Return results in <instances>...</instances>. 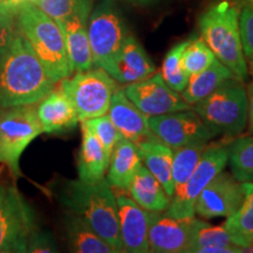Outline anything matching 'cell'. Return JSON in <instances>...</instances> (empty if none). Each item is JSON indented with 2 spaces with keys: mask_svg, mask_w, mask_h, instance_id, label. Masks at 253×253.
<instances>
[{
  "mask_svg": "<svg viewBox=\"0 0 253 253\" xmlns=\"http://www.w3.org/2000/svg\"><path fill=\"white\" fill-rule=\"evenodd\" d=\"M54 87L55 82L17 26L11 45L0 60V110L37 104Z\"/></svg>",
  "mask_w": 253,
  "mask_h": 253,
  "instance_id": "cell-1",
  "label": "cell"
},
{
  "mask_svg": "<svg viewBox=\"0 0 253 253\" xmlns=\"http://www.w3.org/2000/svg\"><path fill=\"white\" fill-rule=\"evenodd\" d=\"M56 196L63 207L87 221L116 252H123L118 202L106 177L94 183L66 179Z\"/></svg>",
  "mask_w": 253,
  "mask_h": 253,
  "instance_id": "cell-2",
  "label": "cell"
},
{
  "mask_svg": "<svg viewBox=\"0 0 253 253\" xmlns=\"http://www.w3.org/2000/svg\"><path fill=\"white\" fill-rule=\"evenodd\" d=\"M17 26L42 63L53 82L73 74L66 49L65 38L58 23L31 1L24 0L15 11Z\"/></svg>",
  "mask_w": 253,
  "mask_h": 253,
  "instance_id": "cell-3",
  "label": "cell"
},
{
  "mask_svg": "<svg viewBox=\"0 0 253 253\" xmlns=\"http://www.w3.org/2000/svg\"><path fill=\"white\" fill-rule=\"evenodd\" d=\"M238 13L229 1L218 2L201 15L199 31L218 61L226 66L237 80L244 82L249 67L240 40Z\"/></svg>",
  "mask_w": 253,
  "mask_h": 253,
  "instance_id": "cell-4",
  "label": "cell"
},
{
  "mask_svg": "<svg viewBox=\"0 0 253 253\" xmlns=\"http://www.w3.org/2000/svg\"><path fill=\"white\" fill-rule=\"evenodd\" d=\"M192 109L217 135H239L248 123V94L237 79L224 82Z\"/></svg>",
  "mask_w": 253,
  "mask_h": 253,
  "instance_id": "cell-5",
  "label": "cell"
},
{
  "mask_svg": "<svg viewBox=\"0 0 253 253\" xmlns=\"http://www.w3.org/2000/svg\"><path fill=\"white\" fill-rule=\"evenodd\" d=\"M60 82V87L71 100L80 122L106 115L113 95L119 89L118 82L97 67L74 72Z\"/></svg>",
  "mask_w": 253,
  "mask_h": 253,
  "instance_id": "cell-6",
  "label": "cell"
},
{
  "mask_svg": "<svg viewBox=\"0 0 253 253\" xmlns=\"http://www.w3.org/2000/svg\"><path fill=\"white\" fill-rule=\"evenodd\" d=\"M41 134L36 104L0 110V164L7 167L15 179L21 176V155Z\"/></svg>",
  "mask_w": 253,
  "mask_h": 253,
  "instance_id": "cell-7",
  "label": "cell"
},
{
  "mask_svg": "<svg viewBox=\"0 0 253 253\" xmlns=\"http://www.w3.org/2000/svg\"><path fill=\"white\" fill-rule=\"evenodd\" d=\"M129 32L113 0H102L91 9L88 38L95 67L104 69L119 54Z\"/></svg>",
  "mask_w": 253,
  "mask_h": 253,
  "instance_id": "cell-8",
  "label": "cell"
},
{
  "mask_svg": "<svg viewBox=\"0 0 253 253\" xmlns=\"http://www.w3.org/2000/svg\"><path fill=\"white\" fill-rule=\"evenodd\" d=\"M227 157L229 143L219 142L209 145L188 181L175 191L164 213L175 218L194 217L197 198L205 186L225 169Z\"/></svg>",
  "mask_w": 253,
  "mask_h": 253,
  "instance_id": "cell-9",
  "label": "cell"
},
{
  "mask_svg": "<svg viewBox=\"0 0 253 253\" xmlns=\"http://www.w3.org/2000/svg\"><path fill=\"white\" fill-rule=\"evenodd\" d=\"M33 210L15 186H0V253H25L36 229Z\"/></svg>",
  "mask_w": 253,
  "mask_h": 253,
  "instance_id": "cell-10",
  "label": "cell"
},
{
  "mask_svg": "<svg viewBox=\"0 0 253 253\" xmlns=\"http://www.w3.org/2000/svg\"><path fill=\"white\" fill-rule=\"evenodd\" d=\"M155 137L171 149L185 145L208 143L217 132L205 123L194 109L179 110L148 119Z\"/></svg>",
  "mask_w": 253,
  "mask_h": 253,
  "instance_id": "cell-11",
  "label": "cell"
},
{
  "mask_svg": "<svg viewBox=\"0 0 253 253\" xmlns=\"http://www.w3.org/2000/svg\"><path fill=\"white\" fill-rule=\"evenodd\" d=\"M123 91L148 118L192 108L183 100L181 93L168 86L161 73L126 84Z\"/></svg>",
  "mask_w": 253,
  "mask_h": 253,
  "instance_id": "cell-12",
  "label": "cell"
},
{
  "mask_svg": "<svg viewBox=\"0 0 253 253\" xmlns=\"http://www.w3.org/2000/svg\"><path fill=\"white\" fill-rule=\"evenodd\" d=\"M244 199L243 183L232 173L220 171L205 186L197 198L195 213L203 219L230 217L238 210Z\"/></svg>",
  "mask_w": 253,
  "mask_h": 253,
  "instance_id": "cell-13",
  "label": "cell"
},
{
  "mask_svg": "<svg viewBox=\"0 0 253 253\" xmlns=\"http://www.w3.org/2000/svg\"><path fill=\"white\" fill-rule=\"evenodd\" d=\"M199 223L190 218L170 217L163 212H151L149 226V252L186 253Z\"/></svg>",
  "mask_w": 253,
  "mask_h": 253,
  "instance_id": "cell-14",
  "label": "cell"
},
{
  "mask_svg": "<svg viewBox=\"0 0 253 253\" xmlns=\"http://www.w3.org/2000/svg\"><path fill=\"white\" fill-rule=\"evenodd\" d=\"M93 0H80L77 8L58 25L65 38L66 49L72 73L93 68V58L88 38V19Z\"/></svg>",
  "mask_w": 253,
  "mask_h": 253,
  "instance_id": "cell-15",
  "label": "cell"
},
{
  "mask_svg": "<svg viewBox=\"0 0 253 253\" xmlns=\"http://www.w3.org/2000/svg\"><path fill=\"white\" fill-rule=\"evenodd\" d=\"M119 207L120 233L123 252H149V226L151 212L141 208L122 191L115 194Z\"/></svg>",
  "mask_w": 253,
  "mask_h": 253,
  "instance_id": "cell-16",
  "label": "cell"
},
{
  "mask_svg": "<svg viewBox=\"0 0 253 253\" xmlns=\"http://www.w3.org/2000/svg\"><path fill=\"white\" fill-rule=\"evenodd\" d=\"M118 84H129L155 74L156 67L138 40L129 33L121 50L103 69Z\"/></svg>",
  "mask_w": 253,
  "mask_h": 253,
  "instance_id": "cell-17",
  "label": "cell"
},
{
  "mask_svg": "<svg viewBox=\"0 0 253 253\" xmlns=\"http://www.w3.org/2000/svg\"><path fill=\"white\" fill-rule=\"evenodd\" d=\"M107 115L122 137L134 142L135 144L155 136L148 125L149 118L126 97L123 89L119 88L114 93Z\"/></svg>",
  "mask_w": 253,
  "mask_h": 253,
  "instance_id": "cell-18",
  "label": "cell"
},
{
  "mask_svg": "<svg viewBox=\"0 0 253 253\" xmlns=\"http://www.w3.org/2000/svg\"><path fill=\"white\" fill-rule=\"evenodd\" d=\"M38 119L46 134H62L74 129L80 122L74 107L62 90H50L37 106Z\"/></svg>",
  "mask_w": 253,
  "mask_h": 253,
  "instance_id": "cell-19",
  "label": "cell"
},
{
  "mask_svg": "<svg viewBox=\"0 0 253 253\" xmlns=\"http://www.w3.org/2000/svg\"><path fill=\"white\" fill-rule=\"evenodd\" d=\"M142 164L143 162L137 145L125 137L120 138L110 155L107 181L113 189L126 192Z\"/></svg>",
  "mask_w": 253,
  "mask_h": 253,
  "instance_id": "cell-20",
  "label": "cell"
},
{
  "mask_svg": "<svg viewBox=\"0 0 253 253\" xmlns=\"http://www.w3.org/2000/svg\"><path fill=\"white\" fill-rule=\"evenodd\" d=\"M81 123V145L78 156L79 179L87 183L101 181L106 177L109 157L84 122Z\"/></svg>",
  "mask_w": 253,
  "mask_h": 253,
  "instance_id": "cell-21",
  "label": "cell"
},
{
  "mask_svg": "<svg viewBox=\"0 0 253 253\" xmlns=\"http://www.w3.org/2000/svg\"><path fill=\"white\" fill-rule=\"evenodd\" d=\"M136 145L140 151L143 166L156 177L167 194L172 197L175 194V185L172 181L173 150L155 136L145 138Z\"/></svg>",
  "mask_w": 253,
  "mask_h": 253,
  "instance_id": "cell-22",
  "label": "cell"
},
{
  "mask_svg": "<svg viewBox=\"0 0 253 253\" xmlns=\"http://www.w3.org/2000/svg\"><path fill=\"white\" fill-rule=\"evenodd\" d=\"M69 251L75 253H118L99 233L78 214L66 212L63 219Z\"/></svg>",
  "mask_w": 253,
  "mask_h": 253,
  "instance_id": "cell-23",
  "label": "cell"
},
{
  "mask_svg": "<svg viewBox=\"0 0 253 253\" xmlns=\"http://www.w3.org/2000/svg\"><path fill=\"white\" fill-rule=\"evenodd\" d=\"M126 192L141 208L150 212H163L171 202L163 185L143 164L136 172Z\"/></svg>",
  "mask_w": 253,
  "mask_h": 253,
  "instance_id": "cell-24",
  "label": "cell"
},
{
  "mask_svg": "<svg viewBox=\"0 0 253 253\" xmlns=\"http://www.w3.org/2000/svg\"><path fill=\"white\" fill-rule=\"evenodd\" d=\"M231 79H236L232 72L216 59L210 67L189 78L188 84L181 95L186 103L194 106Z\"/></svg>",
  "mask_w": 253,
  "mask_h": 253,
  "instance_id": "cell-25",
  "label": "cell"
},
{
  "mask_svg": "<svg viewBox=\"0 0 253 253\" xmlns=\"http://www.w3.org/2000/svg\"><path fill=\"white\" fill-rule=\"evenodd\" d=\"M243 249L233 242L232 237L224 226L211 225L199 220L194 238L186 253H240Z\"/></svg>",
  "mask_w": 253,
  "mask_h": 253,
  "instance_id": "cell-26",
  "label": "cell"
},
{
  "mask_svg": "<svg viewBox=\"0 0 253 253\" xmlns=\"http://www.w3.org/2000/svg\"><path fill=\"white\" fill-rule=\"evenodd\" d=\"M243 190L242 205L223 224L233 242L243 249V252H246L253 244V182L243 183Z\"/></svg>",
  "mask_w": 253,
  "mask_h": 253,
  "instance_id": "cell-27",
  "label": "cell"
},
{
  "mask_svg": "<svg viewBox=\"0 0 253 253\" xmlns=\"http://www.w3.org/2000/svg\"><path fill=\"white\" fill-rule=\"evenodd\" d=\"M227 163L237 181L253 182V136L239 137L229 143Z\"/></svg>",
  "mask_w": 253,
  "mask_h": 253,
  "instance_id": "cell-28",
  "label": "cell"
},
{
  "mask_svg": "<svg viewBox=\"0 0 253 253\" xmlns=\"http://www.w3.org/2000/svg\"><path fill=\"white\" fill-rule=\"evenodd\" d=\"M209 145H210V142L185 145V147L172 149V181L175 185V191L188 181Z\"/></svg>",
  "mask_w": 253,
  "mask_h": 253,
  "instance_id": "cell-29",
  "label": "cell"
},
{
  "mask_svg": "<svg viewBox=\"0 0 253 253\" xmlns=\"http://www.w3.org/2000/svg\"><path fill=\"white\" fill-rule=\"evenodd\" d=\"M190 40L191 38L173 46L164 58L162 69H161V75H162L163 80L166 81L168 86L177 93H182L184 90L190 78L182 63L183 52Z\"/></svg>",
  "mask_w": 253,
  "mask_h": 253,
  "instance_id": "cell-30",
  "label": "cell"
},
{
  "mask_svg": "<svg viewBox=\"0 0 253 253\" xmlns=\"http://www.w3.org/2000/svg\"><path fill=\"white\" fill-rule=\"evenodd\" d=\"M216 55L202 38L191 37L182 55V63L189 77L204 71L216 60Z\"/></svg>",
  "mask_w": 253,
  "mask_h": 253,
  "instance_id": "cell-31",
  "label": "cell"
},
{
  "mask_svg": "<svg viewBox=\"0 0 253 253\" xmlns=\"http://www.w3.org/2000/svg\"><path fill=\"white\" fill-rule=\"evenodd\" d=\"M84 122L89 126V129L93 131V134L96 136L97 140L100 141L101 145L103 147L104 151H106L107 156L109 157L113 153L114 147L118 143L120 138H122L120 131L116 129V126H114L112 120L108 118V115L100 116V118H95L87 120V121H81Z\"/></svg>",
  "mask_w": 253,
  "mask_h": 253,
  "instance_id": "cell-32",
  "label": "cell"
},
{
  "mask_svg": "<svg viewBox=\"0 0 253 253\" xmlns=\"http://www.w3.org/2000/svg\"><path fill=\"white\" fill-rule=\"evenodd\" d=\"M239 33L245 58L253 59V4L243 1L238 13Z\"/></svg>",
  "mask_w": 253,
  "mask_h": 253,
  "instance_id": "cell-33",
  "label": "cell"
},
{
  "mask_svg": "<svg viewBox=\"0 0 253 253\" xmlns=\"http://www.w3.org/2000/svg\"><path fill=\"white\" fill-rule=\"evenodd\" d=\"M39 7L43 13L58 23L66 19L77 8L80 0H27Z\"/></svg>",
  "mask_w": 253,
  "mask_h": 253,
  "instance_id": "cell-34",
  "label": "cell"
},
{
  "mask_svg": "<svg viewBox=\"0 0 253 253\" xmlns=\"http://www.w3.org/2000/svg\"><path fill=\"white\" fill-rule=\"evenodd\" d=\"M17 7H11L0 13V60L8 49L17 28Z\"/></svg>",
  "mask_w": 253,
  "mask_h": 253,
  "instance_id": "cell-35",
  "label": "cell"
},
{
  "mask_svg": "<svg viewBox=\"0 0 253 253\" xmlns=\"http://www.w3.org/2000/svg\"><path fill=\"white\" fill-rule=\"evenodd\" d=\"M58 245H56L54 237L52 233L47 231L40 230L36 227L31 233L27 240L26 252L30 253H54L58 252Z\"/></svg>",
  "mask_w": 253,
  "mask_h": 253,
  "instance_id": "cell-36",
  "label": "cell"
},
{
  "mask_svg": "<svg viewBox=\"0 0 253 253\" xmlns=\"http://www.w3.org/2000/svg\"><path fill=\"white\" fill-rule=\"evenodd\" d=\"M246 94H248V122L250 131L253 135V84H249L246 88Z\"/></svg>",
  "mask_w": 253,
  "mask_h": 253,
  "instance_id": "cell-37",
  "label": "cell"
},
{
  "mask_svg": "<svg viewBox=\"0 0 253 253\" xmlns=\"http://www.w3.org/2000/svg\"><path fill=\"white\" fill-rule=\"evenodd\" d=\"M11 7H15V6L12 5L9 0H0V13Z\"/></svg>",
  "mask_w": 253,
  "mask_h": 253,
  "instance_id": "cell-38",
  "label": "cell"
},
{
  "mask_svg": "<svg viewBox=\"0 0 253 253\" xmlns=\"http://www.w3.org/2000/svg\"><path fill=\"white\" fill-rule=\"evenodd\" d=\"M249 72L250 74H251V77L253 79V59H250V62H249ZM253 84V82H252Z\"/></svg>",
  "mask_w": 253,
  "mask_h": 253,
  "instance_id": "cell-39",
  "label": "cell"
},
{
  "mask_svg": "<svg viewBox=\"0 0 253 253\" xmlns=\"http://www.w3.org/2000/svg\"><path fill=\"white\" fill-rule=\"evenodd\" d=\"M9 1H11V4L13 5V6H15V7H17V6L20 4L21 1H24V0H9Z\"/></svg>",
  "mask_w": 253,
  "mask_h": 253,
  "instance_id": "cell-40",
  "label": "cell"
},
{
  "mask_svg": "<svg viewBox=\"0 0 253 253\" xmlns=\"http://www.w3.org/2000/svg\"><path fill=\"white\" fill-rule=\"evenodd\" d=\"M141 2H149V1H153V0H140Z\"/></svg>",
  "mask_w": 253,
  "mask_h": 253,
  "instance_id": "cell-41",
  "label": "cell"
},
{
  "mask_svg": "<svg viewBox=\"0 0 253 253\" xmlns=\"http://www.w3.org/2000/svg\"><path fill=\"white\" fill-rule=\"evenodd\" d=\"M243 1H249V2H252V4H253V0H243Z\"/></svg>",
  "mask_w": 253,
  "mask_h": 253,
  "instance_id": "cell-42",
  "label": "cell"
},
{
  "mask_svg": "<svg viewBox=\"0 0 253 253\" xmlns=\"http://www.w3.org/2000/svg\"><path fill=\"white\" fill-rule=\"evenodd\" d=\"M252 245H253V244H252Z\"/></svg>",
  "mask_w": 253,
  "mask_h": 253,
  "instance_id": "cell-43",
  "label": "cell"
}]
</instances>
